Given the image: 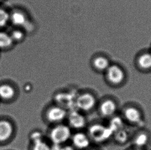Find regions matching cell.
Listing matches in <instances>:
<instances>
[{"label":"cell","instance_id":"cell-1","mask_svg":"<svg viewBox=\"0 0 151 150\" xmlns=\"http://www.w3.org/2000/svg\"><path fill=\"white\" fill-rule=\"evenodd\" d=\"M31 22L29 15L19 7L10 9V26L21 28L27 33Z\"/></svg>","mask_w":151,"mask_h":150},{"label":"cell","instance_id":"cell-2","mask_svg":"<svg viewBox=\"0 0 151 150\" xmlns=\"http://www.w3.org/2000/svg\"><path fill=\"white\" fill-rule=\"evenodd\" d=\"M71 128L69 126L59 124L54 126L50 132V138L54 144L63 145L72 137Z\"/></svg>","mask_w":151,"mask_h":150},{"label":"cell","instance_id":"cell-3","mask_svg":"<svg viewBox=\"0 0 151 150\" xmlns=\"http://www.w3.org/2000/svg\"><path fill=\"white\" fill-rule=\"evenodd\" d=\"M88 135L90 140L97 143H102L109 140L113 136V133L108 126L96 124L89 128Z\"/></svg>","mask_w":151,"mask_h":150},{"label":"cell","instance_id":"cell-4","mask_svg":"<svg viewBox=\"0 0 151 150\" xmlns=\"http://www.w3.org/2000/svg\"><path fill=\"white\" fill-rule=\"evenodd\" d=\"M96 103V98L94 96L89 93H85L76 97L75 107L78 110L87 112L93 109Z\"/></svg>","mask_w":151,"mask_h":150},{"label":"cell","instance_id":"cell-5","mask_svg":"<svg viewBox=\"0 0 151 150\" xmlns=\"http://www.w3.org/2000/svg\"><path fill=\"white\" fill-rule=\"evenodd\" d=\"M67 110L60 106H52L47 109L45 116L48 122L59 124L67 117Z\"/></svg>","mask_w":151,"mask_h":150},{"label":"cell","instance_id":"cell-6","mask_svg":"<svg viewBox=\"0 0 151 150\" xmlns=\"http://www.w3.org/2000/svg\"><path fill=\"white\" fill-rule=\"evenodd\" d=\"M105 73L107 79L113 85L120 84L124 80V71L120 66L117 64H111Z\"/></svg>","mask_w":151,"mask_h":150},{"label":"cell","instance_id":"cell-7","mask_svg":"<svg viewBox=\"0 0 151 150\" xmlns=\"http://www.w3.org/2000/svg\"><path fill=\"white\" fill-rule=\"evenodd\" d=\"M67 118L70 128L75 130H81L86 126V118L78 110H71L68 113Z\"/></svg>","mask_w":151,"mask_h":150},{"label":"cell","instance_id":"cell-8","mask_svg":"<svg viewBox=\"0 0 151 150\" xmlns=\"http://www.w3.org/2000/svg\"><path fill=\"white\" fill-rule=\"evenodd\" d=\"M71 139L74 148L78 150H86L90 146L91 142L88 134L83 132H77L72 135Z\"/></svg>","mask_w":151,"mask_h":150},{"label":"cell","instance_id":"cell-9","mask_svg":"<svg viewBox=\"0 0 151 150\" xmlns=\"http://www.w3.org/2000/svg\"><path fill=\"white\" fill-rule=\"evenodd\" d=\"M117 110V106L112 99H107L102 101L99 107L101 115L104 117H112Z\"/></svg>","mask_w":151,"mask_h":150},{"label":"cell","instance_id":"cell-10","mask_svg":"<svg viewBox=\"0 0 151 150\" xmlns=\"http://www.w3.org/2000/svg\"><path fill=\"white\" fill-rule=\"evenodd\" d=\"M15 45L7 29L0 30V51L12 50Z\"/></svg>","mask_w":151,"mask_h":150},{"label":"cell","instance_id":"cell-11","mask_svg":"<svg viewBox=\"0 0 151 150\" xmlns=\"http://www.w3.org/2000/svg\"><path fill=\"white\" fill-rule=\"evenodd\" d=\"M110 65L109 60L104 56H97L92 60L93 67L99 71H106Z\"/></svg>","mask_w":151,"mask_h":150},{"label":"cell","instance_id":"cell-12","mask_svg":"<svg viewBox=\"0 0 151 150\" xmlns=\"http://www.w3.org/2000/svg\"><path fill=\"white\" fill-rule=\"evenodd\" d=\"M10 29H7L14 44L16 45L23 42L27 36V33L21 28L10 26Z\"/></svg>","mask_w":151,"mask_h":150},{"label":"cell","instance_id":"cell-13","mask_svg":"<svg viewBox=\"0 0 151 150\" xmlns=\"http://www.w3.org/2000/svg\"><path fill=\"white\" fill-rule=\"evenodd\" d=\"M124 116L127 120L132 123L137 124L141 121V114L137 109L129 107L125 110Z\"/></svg>","mask_w":151,"mask_h":150},{"label":"cell","instance_id":"cell-14","mask_svg":"<svg viewBox=\"0 0 151 150\" xmlns=\"http://www.w3.org/2000/svg\"><path fill=\"white\" fill-rule=\"evenodd\" d=\"M10 26V9L0 5V30L7 29Z\"/></svg>","mask_w":151,"mask_h":150},{"label":"cell","instance_id":"cell-15","mask_svg":"<svg viewBox=\"0 0 151 150\" xmlns=\"http://www.w3.org/2000/svg\"><path fill=\"white\" fill-rule=\"evenodd\" d=\"M13 131L12 125L7 121H0V141H5L10 137Z\"/></svg>","mask_w":151,"mask_h":150},{"label":"cell","instance_id":"cell-16","mask_svg":"<svg viewBox=\"0 0 151 150\" xmlns=\"http://www.w3.org/2000/svg\"><path fill=\"white\" fill-rule=\"evenodd\" d=\"M124 122L121 118L119 116H113L108 124V128L110 129L113 135L116 132L123 129Z\"/></svg>","mask_w":151,"mask_h":150},{"label":"cell","instance_id":"cell-17","mask_svg":"<svg viewBox=\"0 0 151 150\" xmlns=\"http://www.w3.org/2000/svg\"><path fill=\"white\" fill-rule=\"evenodd\" d=\"M137 63L139 66L143 69H149L151 68V53H144L140 55Z\"/></svg>","mask_w":151,"mask_h":150},{"label":"cell","instance_id":"cell-18","mask_svg":"<svg viewBox=\"0 0 151 150\" xmlns=\"http://www.w3.org/2000/svg\"><path fill=\"white\" fill-rule=\"evenodd\" d=\"M14 91L13 87L7 84L0 86V97L3 99H9L14 96Z\"/></svg>","mask_w":151,"mask_h":150},{"label":"cell","instance_id":"cell-19","mask_svg":"<svg viewBox=\"0 0 151 150\" xmlns=\"http://www.w3.org/2000/svg\"><path fill=\"white\" fill-rule=\"evenodd\" d=\"M113 136L116 142L119 143L125 142L128 139V134L124 129L116 132L113 135Z\"/></svg>","mask_w":151,"mask_h":150},{"label":"cell","instance_id":"cell-20","mask_svg":"<svg viewBox=\"0 0 151 150\" xmlns=\"http://www.w3.org/2000/svg\"><path fill=\"white\" fill-rule=\"evenodd\" d=\"M33 150H52L50 146L43 140L37 141L33 142Z\"/></svg>","mask_w":151,"mask_h":150},{"label":"cell","instance_id":"cell-21","mask_svg":"<svg viewBox=\"0 0 151 150\" xmlns=\"http://www.w3.org/2000/svg\"><path fill=\"white\" fill-rule=\"evenodd\" d=\"M147 141V137L145 134L139 135L134 140L135 145L137 146H144Z\"/></svg>","mask_w":151,"mask_h":150},{"label":"cell","instance_id":"cell-22","mask_svg":"<svg viewBox=\"0 0 151 150\" xmlns=\"http://www.w3.org/2000/svg\"><path fill=\"white\" fill-rule=\"evenodd\" d=\"M52 150H75L73 146H63V145H57L54 144L53 146H51Z\"/></svg>","mask_w":151,"mask_h":150},{"label":"cell","instance_id":"cell-23","mask_svg":"<svg viewBox=\"0 0 151 150\" xmlns=\"http://www.w3.org/2000/svg\"><path fill=\"white\" fill-rule=\"evenodd\" d=\"M31 139L33 142L43 140V135L39 132H34L31 135Z\"/></svg>","mask_w":151,"mask_h":150},{"label":"cell","instance_id":"cell-24","mask_svg":"<svg viewBox=\"0 0 151 150\" xmlns=\"http://www.w3.org/2000/svg\"><path fill=\"white\" fill-rule=\"evenodd\" d=\"M6 0H0V5H3L4 2H6Z\"/></svg>","mask_w":151,"mask_h":150},{"label":"cell","instance_id":"cell-25","mask_svg":"<svg viewBox=\"0 0 151 150\" xmlns=\"http://www.w3.org/2000/svg\"><path fill=\"white\" fill-rule=\"evenodd\" d=\"M94 150V149H92V150Z\"/></svg>","mask_w":151,"mask_h":150},{"label":"cell","instance_id":"cell-26","mask_svg":"<svg viewBox=\"0 0 151 150\" xmlns=\"http://www.w3.org/2000/svg\"></svg>","mask_w":151,"mask_h":150},{"label":"cell","instance_id":"cell-27","mask_svg":"<svg viewBox=\"0 0 151 150\" xmlns=\"http://www.w3.org/2000/svg\"><path fill=\"white\" fill-rule=\"evenodd\" d=\"M0 52H1V51H0Z\"/></svg>","mask_w":151,"mask_h":150}]
</instances>
